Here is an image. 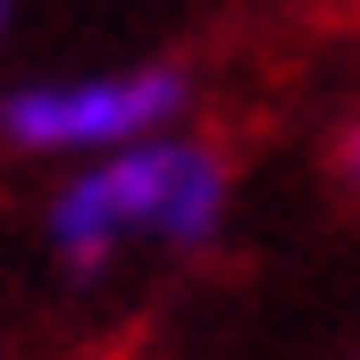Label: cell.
<instances>
[{"instance_id": "1", "label": "cell", "mask_w": 360, "mask_h": 360, "mask_svg": "<svg viewBox=\"0 0 360 360\" xmlns=\"http://www.w3.org/2000/svg\"><path fill=\"white\" fill-rule=\"evenodd\" d=\"M235 210H243V160L193 117L151 143L51 168L34 243L68 285H109L134 260H210L235 235Z\"/></svg>"}, {"instance_id": "2", "label": "cell", "mask_w": 360, "mask_h": 360, "mask_svg": "<svg viewBox=\"0 0 360 360\" xmlns=\"http://www.w3.org/2000/svg\"><path fill=\"white\" fill-rule=\"evenodd\" d=\"M201 117V68L176 51L151 59H84V68H34L0 84V151L34 168H76L101 151L151 143Z\"/></svg>"}, {"instance_id": "4", "label": "cell", "mask_w": 360, "mask_h": 360, "mask_svg": "<svg viewBox=\"0 0 360 360\" xmlns=\"http://www.w3.org/2000/svg\"><path fill=\"white\" fill-rule=\"evenodd\" d=\"M17 8H25V0H0V42L17 34Z\"/></svg>"}, {"instance_id": "3", "label": "cell", "mask_w": 360, "mask_h": 360, "mask_svg": "<svg viewBox=\"0 0 360 360\" xmlns=\"http://www.w3.org/2000/svg\"><path fill=\"white\" fill-rule=\"evenodd\" d=\"M319 168H327V184H335V201H352V210H360V101L335 117V126H327Z\"/></svg>"}]
</instances>
